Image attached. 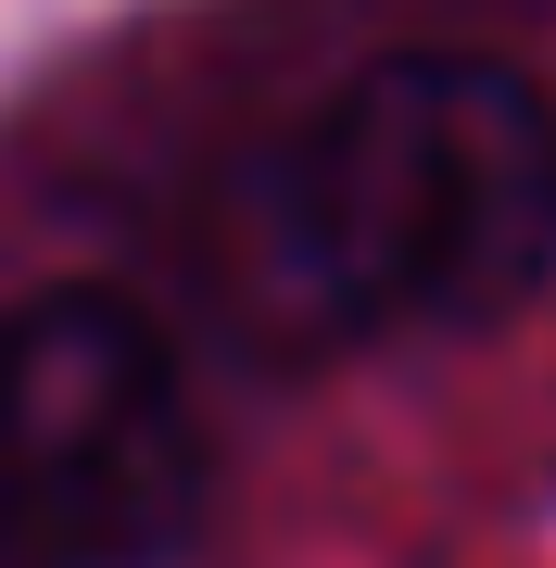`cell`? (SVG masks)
Here are the masks:
<instances>
[{
  "label": "cell",
  "instance_id": "6da1fadb",
  "mask_svg": "<svg viewBox=\"0 0 556 568\" xmlns=\"http://www.w3.org/2000/svg\"><path fill=\"white\" fill-rule=\"evenodd\" d=\"M228 227L279 354L506 328L556 278V77L481 39L367 51L253 140Z\"/></svg>",
  "mask_w": 556,
  "mask_h": 568
},
{
  "label": "cell",
  "instance_id": "7a4b0ae2",
  "mask_svg": "<svg viewBox=\"0 0 556 568\" xmlns=\"http://www.w3.org/2000/svg\"><path fill=\"white\" fill-rule=\"evenodd\" d=\"M215 417L178 328L114 278L0 304V556L13 568H190L215 544Z\"/></svg>",
  "mask_w": 556,
  "mask_h": 568
},
{
  "label": "cell",
  "instance_id": "3957f363",
  "mask_svg": "<svg viewBox=\"0 0 556 568\" xmlns=\"http://www.w3.org/2000/svg\"><path fill=\"white\" fill-rule=\"evenodd\" d=\"M0 568H13V556H0Z\"/></svg>",
  "mask_w": 556,
  "mask_h": 568
}]
</instances>
